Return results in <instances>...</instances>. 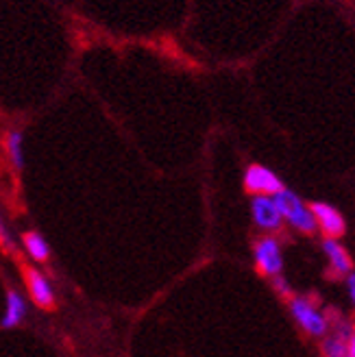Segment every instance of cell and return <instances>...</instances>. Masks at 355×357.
<instances>
[{
  "instance_id": "7",
  "label": "cell",
  "mask_w": 355,
  "mask_h": 357,
  "mask_svg": "<svg viewBox=\"0 0 355 357\" xmlns=\"http://www.w3.org/2000/svg\"><path fill=\"white\" fill-rule=\"evenodd\" d=\"M24 275H27V283H29L33 301L38 303L42 310H52V305H55V292H52L48 279L42 273L33 271V268H27Z\"/></svg>"
},
{
  "instance_id": "6",
  "label": "cell",
  "mask_w": 355,
  "mask_h": 357,
  "mask_svg": "<svg viewBox=\"0 0 355 357\" xmlns=\"http://www.w3.org/2000/svg\"><path fill=\"white\" fill-rule=\"evenodd\" d=\"M312 211H314V216H316V222L318 227H321V231L327 236V238H335L338 240L342 234H345V218H342V213L327 205V203H314L312 205Z\"/></svg>"
},
{
  "instance_id": "3",
  "label": "cell",
  "mask_w": 355,
  "mask_h": 357,
  "mask_svg": "<svg viewBox=\"0 0 355 357\" xmlns=\"http://www.w3.org/2000/svg\"><path fill=\"white\" fill-rule=\"evenodd\" d=\"M244 188L253 196H257V194L275 196L277 192L283 190V183L271 168L253 164V166H248L246 172H244Z\"/></svg>"
},
{
  "instance_id": "16",
  "label": "cell",
  "mask_w": 355,
  "mask_h": 357,
  "mask_svg": "<svg viewBox=\"0 0 355 357\" xmlns=\"http://www.w3.org/2000/svg\"><path fill=\"white\" fill-rule=\"evenodd\" d=\"M349 357H355V333H351L349 337Z\"/></svg>"
},
{
  "instance_id": "14",
  "label": "cell",
  "mask_w": 355,
  "mask_h": 357,
  "mask_svg": "<svg viewBox=\"0 0 355 357\" xmlns=\"http://www.w3.org/2000/svg\"><path fill=\"white\" fill-rule=\"evenodd\" d=\"M0 244H3L5 248H11V246H13L11 236H9V231H7V227H5L3 218H0Z\"/></svg>"
},
{
  "instance_id": "15",
  "label": "cell",
  "mask_w": 355,
  "mask_h": 357,
  "mask_svg": "<svg viewBox=\"0 0 355 357\" xmlns=\"http://www.w3.org/2000/svg\"><path fill=\"white\" fill-rule=\"evenodd\" d=\"M347 288H349V296H351L353 305H355V273L349 275V279H347Z\"/></svg>"
},
{
  "instance_id": "10",
  "label": "cell",
  "mask_w": 355,
  "mask_h": 357,
  "mask_svg": "<svg viewBox=\"0 0 355 357\" xmlns=\"http://www.w3.org/2000/svg\"><path fill=\"white\" fill-rule=\"evenodd\" d=\"M5 149H7V155L11 159V164L15 170H22L24 168V135L22 131H9L7 137H5Z\"/></svg>"
},
{
  "instance_id": "13",
  "label": "cell",
  "mask_w": 355,
  "mask_h": 357,
  "mask_svg": "<svg viewBox=\"0 0 355 357\" xmlns=\"http://www.w3.org/2000/svg\"><path fill=\"white\" fill-rule=\"evenodd\" d=\"M273 288H275L279 294H290V285H288V281L283 279L281 275H275V277H273Z\"/></svg>"
},
{
  "instance_id": "2",
  "label": "cell",
  "mask_w": 355,
  "mask_h": 357,
  "mask_svg": "<svg viewBox=\"0 0 355 357\" xmlns=\"http://www.w3.org/2000/svg\"><path fill=\"white\" fill-rule=\"evenodd\" d=\"M290 312L294 316V320L299 323V327L308 331L310 335L321 337L327 333V318L323 312H318V307L314 305L312 301L303 298V296H296L290 301Z\"/></svg>"
},
{
  "instance_id": "12",
  "label": "cell",
  "mask_w": 355,
  "mask_h": 357,
  "mask_svg": "<svg viewBox=\"0 0 355 357\" xmlns=\"http://www.w3.org/2000/svg\"><path fill=\"white\" fill-rule=\"evenodd\" d=\"M323 355L325 357H349V340H345L342 335L327 337L323 342Z\"/></svg>"
},
{
  "instance_id": "11",
  "label": "cell",
  "mask_w": 355,
  "mask_h": 357,
  "mask_svg": "<svg viewBox=\"0 0 355 357\" xmlns=\"http://www.w3.org/2000/svg\"><path fill=\"white\" fill-rule=\"evenodd\" d=\"M22 240H24L27 253H29L35 261H46V259H48L50 248H48V242L42 238V234H38V231H27Z\"/></svg>"
},
{
  "instance_id": "5",
  "label": "cell",
  "mask_w": 355,
  "mask_h": 357,
  "mask_svg": "<svg viewBox=\"0 0 355 357\" xmlns=\"http://www.w3.org/2000/svg\"><path fill=\"white\" fill-rule=\"evenodd\" d=\"M255 264L259 273L266 277L281 275L283 271V257H281V244L275 238H262L255 244Z\"/></svg>"
},
{
  "instance_id": "1",
  "label": "cell",
  "mask_w": 355,
  "mask_h": 357,
  "mask_svg": "<svg viewBox=\"0 0 355 357\" xmlns=\"http://www.w3.org/2000/svg\"><path fill=\"white\" fill-rule=\"evenodd\" d=\"M275 201L283 213V220H288L296 231H301V234H314L318 229L312 205H305L299 199V194H294L292 190L283 188L281 192L275 194Z\"/></svg>"
},
{
  "instance_id": "9",
  "label": "cell",
  "mask_w": 355,
  "mask_h": 357,
  "mask_svg": "<svg viewBox=\"0 0 355 357\" xmlns=\"http://www.w3.org/2000/svg\"><path fill=\"white\" fill-rule=\"evenodd\" d=\"M24 316H27V303H24L22 294L15 292V290H9L7 292V310H5V316H3V323H0V327L13 329V327H17L22 323Z\"/></svg>"
},
{
  "instance_id": "4",
  "label": "cell",
  "mask_w": 355,
  "mask_h": 357,
  "mask_svg": "<svg viewBox=\"0 0 355 357\" xmlns=\"http://www.w3.org/2000/svg\"><path fill=\"white\" fill-rule=\"evenodd\" d=\"M251 213L253 220L264 231H277L283 222V213L275 201V196L257 194L251 199Z\"/></svg>"
},
{
  "instance_id": "8",
  "label": "cell",
  "mask_w": 355,
  "mask_h": 357,
  "mask_svg": "<svg viewBox=\"0 0 355 357\" xmlns=\"http://www.w3.org/2000/svg\"><path fill=\"white\" fill-rule=\"evenodd\" d=\"M323 251L329 257L331 271L335 275H351L353 273V261H351V257L347 253V248L338 240H335V238H327L323 242Z\"/></svg>"
}]
</instances>
